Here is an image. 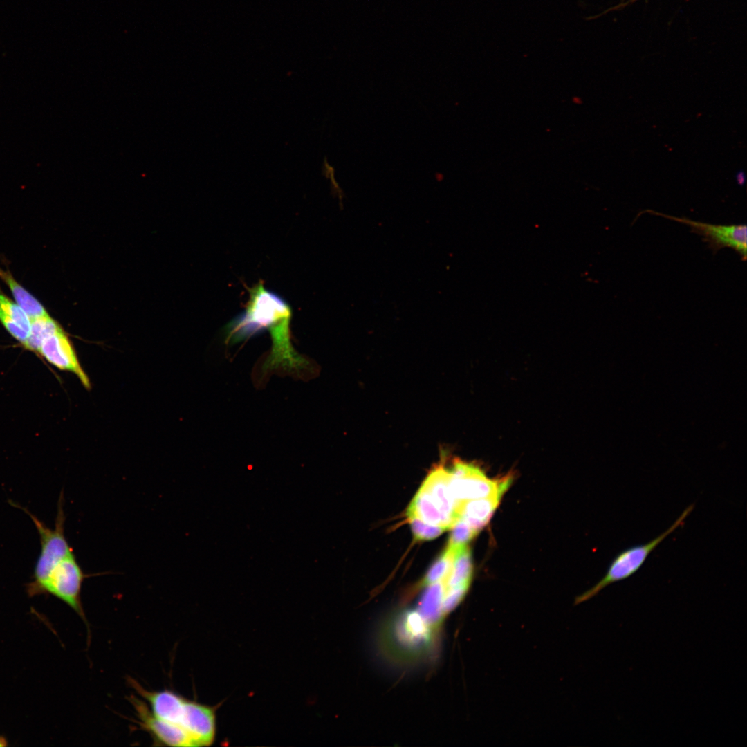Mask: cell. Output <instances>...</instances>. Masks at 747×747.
<instances>
[{
	"label": "cell",
	"mask_w": 747,
	"mask_h": 747,
	"mask_svg": "<svg viewBox=\"0 0 747 747\" xmlns=\"http://www.w3.org/2000/svg\"><path fill=\"white\" fill-rule=\"evenodd\" d=\"M249 293L245 310L225 327L226 341L235 344L266 330L270 333L272 347L263 364V371L282 369L299 376L308 371L310 362L291 343L292 310L288 304L262 283L250 288Z\"/></svg>",
	"instance_id": "obj_1"
},
{
	"label": "cell",
	"mask_w": 747,
	"mask_h": 747,
	"mask_svg": "<svg viewBox=\"0 0 747 747\" xmlns=\"http://www.w3.org/2000/svg\"><path fill=\"white\" fill-rule=\"evenodd\" d=\"M441 630L428 623L416 609H404L382 623L378 647L381 654L391 662L415 664L433 654Z\"/></svg>",
	"instance_id": "obj_2"
},
{
	"label": "cell",
	"mask_w": 747,
	"mask_h": 747,
	"mask_svg": "<svg viewBox=\"0 0 747 747\" xmlns=\"http://www.w3.org/2000/svg\"><path fill=\"white\" fill-rule=\"evenodd\" d=\"M130 685L159 718L183 729L196 746H210L216 732L214 711L168 689L148 690L133 679Z\"/></svg>",
	"instance_id": "obj_3"
},
{
	"label": "cell",
	"mask_w": 747,
	"mask_h": 747,
	"mask_svg": "<svg viewBox=\"0 0 747 747\" xmlns=\"http://www.w3.org/2000/svg\"><path fill=\"white\" fill-rule=\"evenodd\" d=\"M90 575L84 573L72 552L52 564L40 578L28 583L26 591L30 597L41 594L55 596L86 622L81 591L84 579Z\"/></svg>",
	"instance_id": "obj_4"
},
{
	"label": "cell",
	"mask_w": 747,
	"mask_h": 747,
	"mask_svg": "<svg viewBox=\"0 0 747 747\" xmlns=\"http://www.w3.org/2000/svg\"><path fill=\"white\" fill-rule=\"evenodd\" d=\"M694 505L688 506L675 522L664 532L651 541L629 547L620 552L611 561L605 576L592 588L578 597L575 603H580L598 594L607 586L631 577L643 565L650 553L664 539L683 525L692 511Z\"/></svg>",
	"instance_id": "obj_5"
},
{
	"label": "cell",
	"mask_w": 747,
	"mask_h": 747,
	"mask_svg": "<svg viewBox=\"0 0 747 747\" xmlns=\"http://www.w3.org/2000/svg\"><path fill=\"white\" fill-rule=\"evenodd\" d=\"M510 483V477L490 479L475 465L460 460H455L450 470V488L459 505L468 500L502 496Z\"/></svg>",
	"instance_id": "obj_6"
},
{
	"label": "cell",
	"mask_w": 747,
	"mask_h": 747,
	"mask_svg": "<svg viewBox=\"0 0 747 747\" xmlns=\"http://www.w3.org/2000/svg\"><path fill=\"white\" fill-rule=\"evenodd\" d=\"M652 213L689 225L693 232L703 238V240L708 243L709 248L714 252L723 248L728 247L737 252L744 261L746 259V225H713L694 221L687 218L673 217L654 212Z\"/></svg>",
	"instance_id": "obj_7"
},
{
	"label": "cell",
	"mask_w": 747,
	"mask_h": 747,
	"mask_svg": "<svg viewBox=\"0 0 747 747\" xmlns=\"http://www.w3.org/2000/svg\"><path fill=\"white\" fill-rule=\"evenodd\" d=\"M129 701L136 711L138 724L156 743L173 747L196 746L183 729L156 716L145 701L133 696Z\"/></svg>",
	"instance_id": "obj_8"
},
{
	"label": "cell",
	"mask_w": 747,
	"mask_h": 747,
	"mask_svg": "<svg viewBox=\"0 0 747 747\" xmlns=\"http://www.w3.org/2000/svg\"><path fill=\"white\" fill-rule=\"evenodd\" d=\"M39 353L57 368L75 374L85 388H91L90 380L79 362L71 342L62 329L48 337L42 343Z\"/></svg>",
	"instance_id": "obj_9"
},
{
	"label": "cell",
	"mask_w": 747,
	"mask_h": 747,
	"mask_svg": "<svg viewBox=\"0 0 747 747\" xmlns=\"http://www.w3.org/2000/svg\"><path fill=\"white\" fill-rule=\"evenodd\" d=\"M449 481L450 470L441 464L430 471L421 487L426 490L439 511L454 524L459 517L460 505L452 496Z\"/></svg>",
	"instance_id": "obj_10"
},
{
	"label": "cell",
	"mask_w": 747,
	"mask_h": 747,
	"mask_svg": "<svg viewBox=\"0 0 747 747\" xmlns=\"http://www.w3.org/2000/svg\"><path fill=\"white\" fill-rule=\"evenodd\" d=\"M445 593L443 580L426 586L416 608L428 623L440 629L446 617L443 608Z\"/></svg>",
	"instance_id": "obj_11"
},
{
	"label": "cell",
	"mask_w": 747,
	"mask_h": 747,
	"mask_svg": "<svg viewBox=\"0 0 747 747\" xmlns=\"http://www.w3.org/2000/svg\"><path fill=\"white\" fill-rule=\"evenodd\" d=\"M501 495L465 501L459 506V517L479 533L490 519Z\"/></svg>",
	"instance_id": "obj_12"
},
{
	"label": "cell",
	"mask_w": 747,
	"mask_h": 747,
	"mask_svg": "<svg viewBox=\"0 0 747 747\" xmlns=\"http://www.w3.org/2000/svg\"><path fill=\"white\" fill-rule=\"evenodd\" d=\"M407 517H416L425 523L451 528L453 523L445 517L432 502L427 492L420 487L411 501L407 511Z\"/></svg>",
	"instance_id": "obj_13"
},
{
	"label": "cell",
	"mask_w": 747,
	"mask_h": 747,
	"mask_svg": "<svg viewBox=\"0 0 747 747\" xmlns=\"http://www.w3.org/2000/svg\"><path fill=\"white\" fill-rule=\"evenodd\" d=\"M472 573V562L470 548L467 545L455 548L450 571L443 580L445 591L459 586H470Z\"/></svg>",
	"instance_id": "obj_14"
},
{
	"label": "cell",
	"mask_w": 747,
	"mask_h": 747,
	"mask_svg": "<svg viewBox=\"0 0 747 747\" xmlns=\"http://www.w3.org/2000/svg\"><path fill=\"white\" fill-rule=\"evenodd\" d=\"M0 278L8 285L16 302L30 319L48 314L42 304L15 281L8 270L6 271L1 267Z\"/></svg>",
	"instance_id": "obj_15"
},
{
	"label": "cell",
	"mask_w": 747,
	"mask_h": 747,
	"mask_svg": "<svg viewBox=\"0 0 747 747\" xmlns=\"http://www.w3.org/2000/svg\"><path fill=\"white\" fill-rule=\"evenodd\" d=\"M30 320V330L24 345L29 350L39 352L44 341L62 328L48 314Z\"/></svg>",
	"instance_id": "obj_16"
},
{
	"label": "cell",
	"mask_w": 747,
	"mask_h": 747,
	"mask_svg": "<svg viewBox=\"0 0 747 747\" xmlns=\"http://www.w3.org/2000/svg\"><path fill=\"white\" fill-rule=\"evenodd\" d=\"M455 553V548L447 546L441 555L428 569L422 580L423 586H427L444 580L449 574Z\"/></svg>",
	"instance_id": "obj_17"
},
{
	"label": "cell",
	"mask_w": 747,
	"mask_h": 747,
	"mask_svg": "<svg viewBox=\"0 0 747 747\" xmlns=\"http://www.w3.org/2000/svg\"><path fill=\"white\" fill-rule=\"evenodd\" d=\"M0 311L30 333V320L26 313L18 304H17L1 293H0Z\"/></svg>",
	"instance_id": "obj_18"
},
{
	"label": "cell",
	"mask_w": 747,
	"mask_h": 747,
	"mask_svg": "<svg viewBox=\"0 0 747 747\" xmlns=\"http://www.w3.org/2000/svg\"><path fill=\"white\" fill-rule=\"evenodd\" d=\"M448 546L457 548L465 546L478 533L461 517H459L451 527Z\"/></svg>",
	"instance_id": "obj_19"
},
{
	"label": "cell",
	"mask_w": 747,
	"mask_h": 747,
	"mask_svg": "<svg viewBox=\"0 0 747 747\" xmlns=\"http://www.w3.org/2000/svg\"><path fill=\"white\" fill-rule=\"evenodd\" d=\"M407 519L416 541H427L435 539L446 531L445 528L441 526L425 523L416 517H407Z\"/></svg>",
	"instance_id": "obj_20"
},
{
	"label": "cell",
	"mask_w": 747,
	"mask_h": 747,
	"mask_svg": "<svg viewBox=\"0 0 747 747\" xmlns=\"http://www.w3.org/2000/svg\"><path fill=\"white\" fill-rule=\"evenodd\" d=\"M0 322L10 333V335L23 344L27 340L29 333L22 329L18 324L3 314L0 311Z\"/></svg>",
	"instance_id": "obj_21"
},
{
	"label": "cell",
	"mask_w": 747,
	"mask_h": 747,
	"mask_svg": "<svg viewBox=\"0 0 747 747\" xmlns=\"http://www.w3.org/2000/svg\"><path fill=\"white\" fill-rule=\"evenodd\" d=\"M735 178L737 183L739 185H743L746 182V175L743 170H740L736 173Z\"/></svg>",
	"instance_id": "obj_22"
},
{
	"label": "cell",
	"mask_w": 747,
	"mask_h": 747,
	"mask_svg": "<svg viewBox=\"0 0 747 747\" xmlns=\"http://www.w3.org/2000/svg\"><path fill=\"white\" fill-rule=\"evenodd\" d=\"M7 745V741L3 737H0V746H5Z\"/></svg>",
	"instance_id": "obj_23"
}]
</instances>
